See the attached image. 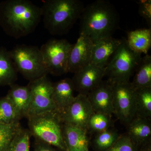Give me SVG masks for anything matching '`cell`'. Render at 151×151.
Returning a JSON list of instances; mask_svg holds the SVG:
<instances>
[{
	"label": "cell",
	"mask_w": 151,
	"mask_h": 151,
	"mask_svg": "<svg viewBox=\"0 0 151 151\" xmlns=\"http://www.w3.org/2000/svg\"><path fill=\"white\" fill-rule=\"evenodd\" d=\"M19 122L10 124H0V151H6L19 130Z\"/></svg>",
	"instance_id": "obj_26"
},
{
	"label": "cell",
	"mask_w": 151,
	"mask_h": 151,
	"mask_svg": "<svg viewBox=\"0 0 151 151\" xmlns=\"http://www.w3.org/2000/svg\"><path fill=\"white\" fill-rule=\"evenodd\" d=\"M139 14L146 20L149 25L151 24V1H141L139 2Z\"/></svg>",
	"instance_id": "obj_29"
},
{
	"label": "cell",
	"mask_w": 151,
	"mask_h": 151,
	"mask_svg": "<svg viewBox=\"0 0 151 151\" xmlns=\"http://www.w3.org/2000/svg\"><path fill=\"white\" fill-rule=\"evenodd\" d=\"M74 91L71 78H64L53 83V100L60 113L64 111L73 102L76 97L74 95Z\"/></svg>",
	"instance_id": "obj_16"
},
{
	"label": "cell",
	"mask_w": 151,
	"mask_h": 151,
	"mask_svg": "<svg viewBox=\"0 0 151 151\" xmlns=\"http://www.w3.org/2000/svg\"><path fill=\"white\" fill-rule=\"evenodd\" d=\"M17 73L9 51L0 47V86H11L14 84Z\"/></svg>",
	"instance_id": "obj_20"
},
{
	"label": "cell",
	"mask_w": 151,
	"mask_h": 151,
	"mask_svg": "<svg viewBox=\"0 0 151 151\" xmlns=\"http://www.w3.org/2000/svg\"><path fill=\"white\" fill-rule=\"evenodd\" d=\"M122 42V40L112 36L94 41L90 63L105 68Z\"/></svg>",
	"instance_id": "obj_14"
},
{
	"label": "cell",
	"mask_w": 151,
	"mask_h": 151,
	"mask_svg": "<svg viewBox=\"0 0 151 151\" xmlns=\"http://www.w3.org/2000/svg\"><path fill=\"white\" fill-rule=\"evenodd\" d=\"M87 130L72 124L63 123V134L68 151H89Z\"/></svg>",
	"instance_id": "obj_15"
},
{
	"label": "cell",
	"mask_w": 151,
	"mask_h": 151,
	"mask_svg": "<svg viewBox=\"0 0 151 151\" xmlns=\"http://www.w3.org/2000/svg\"><path fill=\"white\" fill-rule=\"evenodd\" d=\"M127 125V134L138 147L151 141L150 120L136 116Z\"/></svg>",
	"instance_id": "obj_17"
},
{
	"label": "cell",
	"mask_w": 151,
	"mask_h": 151,
	"mask_svg": "<svg viewBox=\"0 0 151 151\" xmlns=\"http://www.w3.org/2000/svg\"><path fill=\"white\" fill-rule=\"evenodd\" d=\"M87 96L95 113L114 114L112 85L108 80H103Z\"/></svg>",
	"instance_id": "obj_13"
},
{
	"label": "cell",
	"mask_w": 151,
	"mask_h": 151,
	"mask_svg": "<svg viewBox=\"0 0 151 151\" xmlns=\"http://www.w3.org/2000/svg\"><path fill=\"white\" fill-rule=\"evenodd\" d=\"M112 85L114 114L127 125L136 116L135 89L130 81Z\"/></svg>",
	"instance_id": "obj_9"
},
{
	"label": "cell",
	"mask_w": 151,
	"mask_h": 151,
	"mask_svg": "<svg viewBox=\"0 0 151 151\" xmlns=\"http://www.w3.org/2000/svg\"><path fill=\"white\" fill-rule=\"evenodd\" d=\"M93 45L94 42L89 37L79 35L70 51L67 73H75L91 63Z\"/></svg>",
	"instance_id": "obj_12"
},
{
	"label": "cell",
	"mask_w": 151,
	"mask_h": 151,
	"mask_svg": "<svg viewBox=\"0 0 151 151\" xmlns=\"http://www.w3.org/2000/svg\"><path fill=\"white\" fill-rule=\"evenodd\" d=\"M21 119L6 96L0 98V124H14Z\"/></svg>",
	"instance_id": "obj_24"
},
{
	"label": "cell",
	"mask_w": 151,
	"mask_h": 151,
	"mask_svg": "<svg viewBox=\"0 0 151 151\" xmlns=\"http://www.w3.org/2000/svg\"><path fill=\"white\" fill-rule=\"evenodd\" d=\"M73 44L65 39H50L41 47L47 73L54 76L67 73L68 62Z\"/></svg>",
	"instance_id": "obj_7"
},
{
	"label": "cell",
	"mask_w": 151,
	"mask_h": 151,
	"mask_svg": "<svg viewBox=\"0 0 151 151\" xmlns=\"http://www.w3.org/2000/svg\"><path fill=\"white\" fill-rule=\"evenodd\" d=\"M142 55L129 47L126 39L112 57L105 68V76L111 84L129 82L142 59Z\"/></svg>",
	"instance_id": "obj_5"
},
{
	"label": "cell",
	"mask_w": 151,
	"mask_h": 151,
	"mask_svg": "<svg viewBox=\"0 0 151 151\" xmlns=\"http://www.w3.org/2000/svg\"><path fill=\"white\" fill-rule=\"evenodd\" d=\"M120 135L115 130L108 129L97 133L93 140L96 151H107L118 139Z\"/></svg>",
	"instance_id": "obj_23"
},
{
	"label": "cell",
	"mask_w": 151,
	"mask_h": 151,
	"mask_svg": "<svg viewBox=\"0 0 151 151\" xmlns=\"http://www.w3.org/2000/svg\"><path fill=\"white\" fill-rule=\"evenodd\" d=\"M84 7L79 0H45L41 8L44 25L54 35L66 34L81 16Z\"/></svg>",
	"instance_id": "obj_3"
},
{
	"label": "cell",
	"mask_w": 151,
	"mask_h": 151,
	"mask_svg": "<svg viewBox=\"0 0 151 151\" xmlns=\"http://www.w3.org/2000/svg\"><path fill=\"white\" fill-rule=\"evenodd\" d=\"M41 17V8L28 0H6L0 3V26L14 38L33 32Z\"/></svg>",
	"instance_id": "obj_1"
},
{
	"label": "cell",
	"mask_w": 151,
	"mask_h": 151,
	"mask_svg": "<svg viewBox=\"0 0 151 151\" xmlns=\"http://www.w3.org/2000/svg\"><path fill=\"white\" fill-rule=\"evenodd\" d=\"M30 92V103L27 117L42 113L58 111L53 98V83L47 75L28 85Z\"/></svg>",
	"instance_id": "obj_8"
},
{
	"label": "cell",
	"mask_w": 151,
	"mask_h": 151,
	"mask_svg": "<svg viewBox=\"0 0 151 151\" xmlns=\"http://www.w3.org/2000/svg\"><path fill=\"white\" fill-rule=\"evenodd\" d=\"M6 97L13 105L21 118H27L30 103V92L29 87L13 84Z\"/></svg>",
	"instance_id": "obj_18"
},
{
	"label": "cell",
	"mask_w": 151,
	"mask_h": 151,
	"mask_svg": "<svg viewBox=\"0 0 151 151\" xmlns=\"http://www.w3.org/2000/svg\"><path fill=\"white\" fill-rule=\"evenodd\" d=\"M136 116L150 120L151 88L135 89Z\"/></svg>",
	"instance_id": "obj_22"
},
{
	"label": "cell",
	"mask_w": 151,
	"mask_h": 151,
	"mask_svg": "<svg viewBox=\"0 0 151 151\" xmlns=\"http://www.w3.org/2000/svg\"><path fill=\"white\" fill-rule=\"evenodd\" d=\"M111 116L105 113L94 112L88 121L87 130L97 134L110 129L113 124Z\"/></svg>",
	"instance_id": "obj_25"
},
{
	"label": "cell",
	"mask_w": 151,
	"mask_h": 151,
	"mask_svg": "<svg viewBox=\"0 0 151 151\" xmlns=\"http://www.w3.org/2000/svg\"><path fill=\"white\" fill-rule=\"evenodd\" d=\"M104 76L105 68L90 63L74 73L72 80L74 89L87 96L102 82Z\"/></svg>",
	"instance_id": "obj_11"
},
{
	"label": "cell",
	"mask_w": 151,
	"mask_h": 151,
	"mask_svg": "<svg viewBox=\"0 0 151 151\" xmlns=\"http://www.w3.org/2000/svg\"><path fill=\"white\" fill-rule=\"evenodd\" d=\"M33 151H62L55 147L44 143L40 141L36 140L33 146Z\"/></svg>",
	"instance_id": "obj_30"
},
{
	"label": "cell",
	"mask_w": 151,
	"mask_h": 151,
	"mask_svg": "<svg viewBox=\"0 0 151 151\" xmlns=\"http://www.w3.org/2000/svg\"><path fill=\"white\" fill-rule=\"evenodd\" d=\"M27 119L29 131L36 140L51 145L62 151H68L63 139V123L59 111L47 112Z\"/></svg>",
	"instance_id": "obj_4"
},
{
	"label": "cell",
	"mask_w": 151,
	"mask_h": 151,
	"mask_svg": "<svg viewBox=\"0 0 151 151\" xmlns=\"http://www.w3.org/2000/svg\"><path fill=\"white\" fill-rule=\"evenodd\" d=\"M80 35L93 42L112 37L119 28V15L109 1L97 0L84 6L80 18Z\"/></svg>",
	"instance_id": "obj_2"
},
{
	"label": "cell",
	"mask_w": 151,
	"mask_h": 151,
	"mask_svg": "<svg viewBox=\"0 0 151 151\" xmlns=\"http://www.w3.org/2000/svg\"><path fill=\"white\" fill-rule=\"evenodd\" d=\"M107 151H139V147L127 134L120 135L115 144Z\"/></svg>",
	"instance_id": "obj_28"
},
{
	"label": "cell",
	"mask_w": 151,
	"mask_h": 151,
	"mask_svg": "<svg viewBox=\"0 0 151 151\" xmlns=\"http://www.w3.org/2000/svg\"><path fill=\"white\" fill-rule=\"evenodd\" d=\"M134 79L131 82L135 89L151 88V56L145 55L135 70Z\"/></svg>",
	"instance_id": "obj_21"
},
{
	"label": "cell",
	"mask_w": 151,
	"mask_h": 151,
	"mask_svg": "<svg viewBox=\"0 0 151 151\" xmlns=\"http://www.w3.org/2000/svg\"><path fill=\"white\" fill-rule=\"evenodd\" d=\"M31 137L28 129L22 128L17 133L6 151H30Z\"/></svg>",
	"instance_id": "obj_27"
},
{
	"label": "cell",
	"mask_w": 151,
	"mask_h": 151,
	"mask_svg": "<svg viewBox=\"0 0 151 151\" xmlns=\"http://www.w3.org/2000/svg\"><path fill=\"white\" fill-rule=\"evenodd\" d=\"M126 40L133 51L141 54H147L151 47V30L143 28L129 32Z\"/></svg>",
	"instance_id": "obj_19"
},
{
	"label": "cell",
	"mask_w": 151,
	"mask_h": 151,
	"mask_svg": "<svg viewBox=\"0 0 151 151\" xmlns=\"http://www.w3.org/2000/svg\"><path fill=\"white\" fill-rule=\"evenodd\" d=\"M94 113L87 96L78 94L73 102L60 113L63 123L75 125L87 131L88 121Z\"/></svg>",
	"instance_id": "obj_10"
},
{
	"label": "cell",
	"mask_w": 151,
	"mask_h": 151,
	"mask_svg": "<svg viewBox=\"0 0 151 151\" xmlns=\"http://www.w3.org/2000/svg\"><path fill=\"white\" fill-rule=\"evenodd\" d=\"M9 51L17 72L29 82L48 74L40 49L37 47L19 45Z\"/></svg>",
	"instance_id": "obj_6"
}]
</instances>
